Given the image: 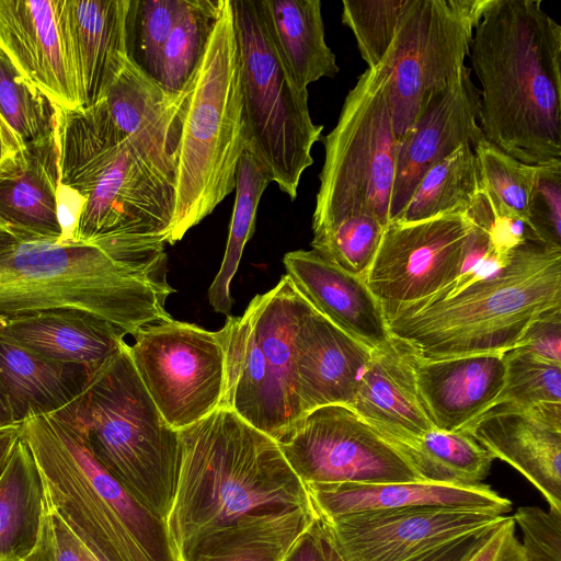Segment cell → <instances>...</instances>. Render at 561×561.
Listing matches in <instances>:
<instances>
[{"instance_id": "30bf717a", "label": "cell", "mask_w": 561, "mask_h": 561, "mask_svg": "<svg viewBox=\"0 0 561 561\" xmlns=\"http://www.w3.org/2000/svg\"><path fill=\"white\" fill-rule=\"evenodd\" d=\"M238 45L247 151L291 201L322 125L312 122L308 90L297 85L273 45L259 0H230Z\"/></svg>"}, {"instance_id": "ac0fdd59", "label": "cell", "mask_w": 561, "mask_h": 561, "mask_svg": "<svg viewBox=\"0 0 561 561\" xmlns=\"http://www.w3.org/2000/svg\"><path fill=\"white\" fill-rule=\"evenodd\" d=\"M561 511V403L496 404L461 430Z\"/></svg>"}, {"instance_id": "74e56055", "label": "cell", "mask_w": 561, "mask_h": 561, "mask_svg": "<svg viewBox=\"0 0 561 561\" xmlns=\"http://www.w3.org/2000/svg\"><path fill=\"white\" fill-rule=\"evenodd\" d=\"M186 0H130L127 16L129 59L159 83L163 47Z\"/></svg>"}, {"instance_id": "3957f363", "label": "cell", "mask_w": 561, "mask_h": 561, "mask_svg": "<svg viewBox=\"0 0 561 561\" xmlns=\"http://www.w3.org/2000/svg\"><path fill=\"white\" fill-rule=\"evenodd\" d=\"M181 461L165 519L176 561L207 537L252 516L311 510L306 489L276 440L219 408L179 431Z\"/></svg>"}, {"instance_id": "7402d4cb", "label": "cell", "mask_w": 561, "mask_h": 561, "mask_svg": "<svg viewBox=\"0 0 561 561\" xmlns=\"http://www.w3.org/2000/svg\"><path fill=\"white\" fill-rule=\"evenodd\" d=\"M373 350L310 305L296 334L295 386L302 415L330 404L350 405Z\"/></svg>"}, {"instance_id": "7a4b0ae2", "label": "cell", "mask_w": 561, "mask_h": 561, "mask_svg": "<svg viewBox=\"0 0 561 561\" xmlns=\"http://www.w3.org/2000/svg\"><path fill=\"white\" fill-rule=\"evenodd\" d=\"M469 58L486 141L531 165L561 160V26L541 0H485Z\"/></svg>"}, {"instance_id": "836d02e7", "label": "cell", "mask_w": 561, "mask_h": 561, "mask_svg": "<svg viewBox=\"0 0 561 561\" xmlns=\"http://www.w3.org/2000/svg\"><path fill=\"white\" fill-rule=\"evenodd\" d=\"M479 187L476 154L472 146L465 144L424 173L392 221L413 222L445 214H465Z\"/></svg>"}, {"instance_id": "d6a6232c", "label": "cell", "mask_w": 561, "mask_h": 561, "mask_svg": "<svg viewBox=\"0 0 561 561\" xmlns=\"http://www.w3.org/2000/svg\"><path fill=\"white\" fill-rule=\"evenodd\" d=\"M425 481L474 485L488 477L494 457L462 431L433 428L408 442H391Z\"/></svg>"}, {"instance_id": "11a10c76", "label": "cell", "mask_w": 561, "mask_h": 561, "mask_svg": "<svg viewBox=\"0 0 561 561\" xmlns=\"http://www.w3.org/2000/svg\"><path fill=\"white\" fill-rule=\"evenodd\" d=\"M15 424L12 421L10 410L8 408L7 401L0 390V427Z\"/></svg>"}, {"instance_id": "c3c4849f", "label": "cell", "mask_w": 561, "mask_h": 561, "mask_svg": "<svg viewBox=\"0 0 561 561\" xmlns=\"http://www.w3.org/2000/svg\"><path fill=\"white\" fill-rule=\"evenodd\" d=\"M491 528L453 538L431 547L404 561H466L479 547Z\"/></svg>"}, {"instance_id": "44dd1931", "label": "cell", "mask_w": 561, "mask_h": 561, "mask_svg": "<svg viewBox=\"0 0 561 561\" xmlns=\"http://www.w3.org/2000/svg\"><path fill=\"white\" fill-rule=\"evenodd\" d=\"M187 92L165 91L128 59L103 99L114 124L173 185Z\"/></svg>"}, {"instance_id": "f907efd6", "label": "cell", "mask_w": 561, "mask_h": 561, "mask_svg": "<svg viewBox=\"0 0 561 561\" xmlns=\"http://www.w3.org/2000/svg\"><path fill=\"white\" fill-rule=\"evenodd\" d=\"M20 438L19 424L0 427V477Z\"/></svg>"}, {"instance_id": "d6986e66", "label": "cell", "mask_w": 561, "mask_h": 561, "mask_svg": "<svg viewBox=\"0 0 561 561\" xmlns=\"http://www.w3.org/2000/svg\"><path fill=\"white\" fill-rule=\"evenodd\" d=\"M0 47L57 107H81L58 21V0H0Z\"/></svg>"}, {"instance_id": "52a82bcc", "label": "cell", "mask_w": 561, "mask_h": 561, "mask_svg": "<svg viewBox=\"0 0 561 561\" xmlns=\"http://www.w3.org/2000/svg\"><path fill=\"white\" fill-rule=\"evenodd\" d=\"M71 404L98 461L141 505L165 522L180 470V434L148 394L127 343L88 375Z\"/></svg>"}, {"instance_id": "bcb514c9", "label": "cell", "mask_w": 561, "mask_h": 561, "mask_svg": "<svg viewBox=\"0 0 561 561\" xmlns=\"http://www.w3.org/2000/svg\"><path fill=\"white\" fill-rule=\"evenodd\" d=\"M511 350L561 365V307L548 310L534 320Z\"/></svg>"}, {"instance_id": "83f0119b", "label": "cell", "mask_w": 561, "mask_h": 561, "mask_svg": "<svg viewBox=\"0 0 561 561\" xmlns=\"http://www.w3.org/2000/svg\"><path fill=\"white\" fill-rule=\"evenodd\" d=\"M0 330L49 359L79 365L89 373L118 353L127 335L105 320L72 310L3 319Z\"/></svg>"}, {"instance_id": "603a6c76", "label": "cell", "mask_w": 561, "mask_h": 561, "mask_svg": "<svg viewBox=\"0 0 561 561\" xmlns=\"http://www.w3.org/2000/svg\"><path fill=\"white\" fill-rule=\"evenodd\" d=\"M60 184L55 130L0 162V224L20 242L59 241Z\"/></svg>"}, {"instance_id": "b9f144b4", "label": "cell", "mask_w": 561, "mask_h": 561, "mask_svg": "<svg viewBox=\"0 0 561 561\" xmlns=\"http://www.w3.org/2000/svg\"><path fill=\"white\" fill-rule=\"evenodd\" d=\"M504 357L505 382L494 405L561 403V365L538 360L512 350L504 352Z\"/></svg>"}, {"instance_id": "277c9868", "label": "cell", "mask_w": 561, "mask_h": 561, "mask_svg": "<svg viewBox=\"0 0 561 561\" xmlns=\"http://www.w3.org/2000/svg\"><path fill=\"white\" fill-rule=\"evenodd\" d=\"M561 307V249L514 248L505 265L455 295L386 310L391 336L425 359L511 350L529 324Z\"/></svg>"}, {"instance_id": "9c48e42d", "label": "cell", "mask_w": 561, "mask_h": 561, "mask_svg": "<svg viewBox=\"0 0 561 561\" xmlns=\"http://www.w3.org/2000/svg\"><path fill=\"white\" fill-rule=\"evenodd\" d=\"M309 304L285 274L218 331L225 355L220 408L273 437L302 416L295 386L296 334Z\"/></svg>"}, {"instance_id": "484cf974", "label": "cell", "mask_w": 561, "mask_h": 561, "mask_svg": "<svg viewBox=\"0 0 561 561\" xmlns=\"http://www.w3.org/2000/svg\"><path fill=\"white\" fill-rule=\"evenodd\" d=\"M318 518L330 519L354 513L407 508L442 507L506 515L512 503L490 485L449 484L432 481L391 483L307 484Z\"/></svg>"}, {"instance_id": "6da1fadb", "label": "cell", "mask_w": 561, "mask_h": 561, "mask_svg": "<svg viewBox=\"0 0 561 561\" xmlns=\"http://www.w3.org/2000/svg\"><path fill=\"white\" fill-rule=\"evenodd\" d=\"M165 239L24 241L0 253V320L50 310L98 317L135 335L171 319Z\"/></svg>"}, {"instance_id": "5b68a950", "label": "cell", "mask_w": 561, "mask_h": 561, "mask_svg": "<svg viewBox=\"0 0 561 561\" xmlns=\"http://www.w3.org/2000/svg\"><path fill=\"white\" fill-rule=\"evenodd\" d=\"M41 473L47 504L101 561H176L165 522L98 461L71 401L19 423Z\"/></svg>"}, {"instance_id": "d590c367", "label": "cell", "mask_w": 561, "mask_h": 561, "mask_svg": "<svg viewBox=\"0 0 561 561\" xmlns=\"http://www.w3.org/2000/svg\"><path fill=\"white\" fill-rule=\"evenodd\" d=\"M224 0H186L163 47L159 84L179 94L190 84L219 18Z\"/></svg>"}, {"instance_id": "8992f818", "label": "cell", "mask_w": 561, "mask_h": 561, "mask_svg": "<svg viewBox=\"0 0 561 561\" xmlns=\"http://www.w3.org/2000/svg\"><path fill=\"white\" fill-rule=\"evenodd\" d=\"M59 186L84 201L76 242L102 236L169 238L175 185L111 118L104 101L57 107Z\"/></svg>"}, {"instance_id": "2e32d148", "label": "cell", "mask_w": 561, "mask_h": 561, "mask_svg": "<svg viewBox=\"0 0 561 561\" xmlns=\"http://www.w3.org/2000/svg\"><path fill=\"white\" fill-rule=\"evenodd\" d=\"M504 516L442 507H407L317 519L343 561H404L453 538L491 528Z\"/></svg>"}, {"instance_id": "8d00e7d4", "label": "cell", "mask_w": 561, "mask_h": 561, "mask_svg": "<svg viewBox=\"0 0 561 561\" xmlns=\"http://www.w3.org/2000/svg\"><path fill=\"white\" fill-rule=\"evenodd\" d=\"M0 116L20 146L55 130L57 106L36 89L0 47Z\"/></svg>"}, {"instance_id": "cb8c5ba5", "label": "cell", "mask_w": 561, "mask_h": 561, "mask_svg": "<svg viewBox=\"0 0 561 561\" xmlns=\"http://www.w3.org/2000/svg\"><path fill=\"white\" fill-rule=\"evenodd\" d=\"M283 263L299 295L325 319L371 350L390 342L382 305L364 277L343 270L314 250L288 252Z\"/></svg>"}, {"instance_id": "1f68e13d", "label": "cell", "mask_w": 561, "mask_h": 561, "mask_svg": "<svg viewBox=\"0 0 561 561\" xmlns=\"http://www.w3.org/2000/svg\"><path fill=\"white\" fill-rule=\"evenodd\" d=\"M316 519L311 510L244 518L204 539L190 561H284Z\"/></svg>"}, {"instance_id": "f1b7e54d", "label": "cell", "mask_w": 561, "mask_h": 561, "mask_svg": "<svg viewBox=\"0 0 561 561\" xmlns=\"http://www.w3.org/2000/svg\"><path fill=\"white\" fill-rule=\"evenodd\" d=\"M89 374L82 366L49 359L0 330V390L15 424L68 404Z\"/></svg>"}, {"instance_id": "ffe728a7", "label": "cell", "mask_w": 561, "mask_h": 561, "mask_svg": "<svg viewBox=\"0 0 561 561\" xmlns=\"http://www.w3.org/2000/svg\"><path fill=\"white\" fill-rule=\"evenodd\" d=\"M130 0H58V21L81 107L102 101L128 57Z\"/></svg>"}, {"instance_id": "4316f807", "label": "cell", "mask_w": 561, "mask_h": 561, "mask_svg": "<svg viewBox=\"0 0 561 561\" xmlns=\"http://www.w3.org/2000/svg\"><path fill=\"white\" fill-rule=\"evenodd\" d=\"M390 442H408L436 428L422 401L408 348L393 337L373 350L350 405Z\"/></svg>"}, {"instance_id": "ab89813d", "label": "cell", "mask_w": 561, "mask_h": 561, "mask_svg": "<svg viewBox=\"0 0 561 561\" xmlns=\"http://www.w3.org/2000/svg\"><path fill=\"white\" fill-rule=\"evenodd\" d=\"M412 0H343L342 23L351 28L368 68L387 57Z\"/></svg>"}, {"instance_id": "db71d44e", "label": "cell", "mask_w": 561, "mask_h": 561, "mask_svg": "<svg viewBox=\"0 0 561 561\" xmlns=\"http://www.w3.org/2000/svg\"><path fill=\"white\" fill-rule=\"evenodd\" d=\"M20 241L0 224V253L14 247Z\"/></svg>"}, {"instance_id": "7bdbcfd3", "label": "cell", "mask_w": 561, "mask_h": 561, "mask_svg": "<svg viewBox=\"0 0 561 561\" xmlns=\"http://www.w3.org/2000/svg\"><path fill=\"white\" fill-rule=\"evenodd\" d=\"M528 222L540 242L561 249V160L537 164Z\"/></svg>"}, {"instance_id": "f546056e", "label": "cell", "mask_w": 561, "mask_h": 561, "mask_svg": "<svg viewBox=\"0 0 561 561\" xmlns=\"http://www.w3.org/2000/svg\"><path fill=\"white\" fill-rule=\"evenodd\" d=\"M265 26L277 54L301 89L340 68L324 37L320 0H259Z\"/></svg>"}, {"instance_id": "9a60e30c", "label": "cell", "mask_w": 561, "mask_h": 561, "mask_svg": "<svg viewBox=\"0 0 561 561\" xmlns=\"http://www.w3.org/2000/svg\"><path fill=\"white\" fill-rule=\"evenodd\" d=\"M472 229L465 214L389 222L365 275L383 311L421 301L451 284L460 275Z\"/></svg>"}, {"instance_id": "f35d334b", "label": "cell", "mask_w": 561, "mask_h": 561, "mask_svg": "<svg viewBox=\"0 0 561 561\" xmlns=\"http://www.w3.org/2000/svg\"><path fill=\"white\" fill-rule=\"evenodd\" d=\"M386 226L366 214L350 215L314 231L312 250L343 270L364 277L380 245Z\"/></svg>"}, {"instance_id": "f6af8a7d", "label": "cell", "mask_w": 561, "mask_h": 561, "mask_svg": "<svg viewBox=\"0 0 561 561\" xmlns=\"http://www.w3.org/2000/svg\"><path fill=\"white\" fill-rule=\"evenodd\" d=\"M25 561H101L47 504L36 547Z\"/></svg>"}, {"instance_id": "7c38bea8", "label": "cell", "mask_w": 561, "mask_h": 561, "mask_svg": "<svg viewBox=\"0 0 561 561\" xmlns=\"http://www.w3.org/2000/svg\"><path fill=\"white\" fill-rule=\"evenodd\" d=\"M485 0H412L382 61L394 133L413 125L430 94L449 85L466 66Z\"/></svg>"}, {"instance_id": "e575fe53", "label": "cell", "mask_w": 561, "mask_h": 561, "mask_svg": "<svg viewBox=\"0 0 561 561\" xmlns=\"http://www.w3.org/2000/svg\"><path fill=\"white\" fill-rule=\"evenodd\" d=\"M271 182L261 164L245 150L236 173V201L226 251L220 268L208 289L210 306L216 312L227 317L230 316L232 307L231 280L239 267L244 245L254 231L261 197Z\"/></svg>"}, {"instance_id": "60d3db41", "label": "cell", "mask_w": 561, "mask_h": 561, "mask_svg": "<svg viewBox=\"0 0 561 561\" xmlns=\"http://www.w3.org/2000/svg\"><path fill=\"white\" fill-rule=\"evenodd\" d=\"M472 148L483 185L504 209L528 222L537 165L508 156L484 138Z\"/></svg>"}, {"instance_id": "5bb4252c", "label": "cell", "mask_w": 561, "mask_h": 561, "mask_svg": "<svg viewBox=\"0 0 561 561\" xmlns=\"http://www.w3.org/2000/svg\"><path fill=\"white\" fill-rule=\"evenodd\" d=\"M275 440L305 485L423 480L389 439L344 404L305 413Z\"/></svg>"}, {"instance_id": "f5cc1de1", "label": "cell", "mask_w": 561, "mask_h": 561, "mask_svg": "<svg viewBox=\"0 0 561 561\" xmlns=\"http://www.w3.org/2000/svg\"><path fill=\"white\" fill-rule=\"evenodd\" d=\"M0 130H1L2 138H3V141H4L8 152H11V151L18 149L19 147H21L19 145L18 140L15 139V137L13 136V134L11 133V130L9 129V127L5 125V123L1 118V116H0Z\"/></svg>"}, {"instance_id": "ba28073f", "label": "cell", "mask_w": 561, "mask_h": 561, "mask_svg": "<svg viewBox=\"0 0 561 561\" xmlns=\"http://www.w3.org/2000/svg\"><path fill=\"white\" fill-rule=\"evenodd\" d=\"M245 149L234 22L230 0H224L188 84L167 243L180 241L232 192Z\"/></svg>"}, {"instance_id": "ee69618b", "label": "cell", "mask_w": 561, "mask_h": 561, "mask_svg": "<svg viewBox=\"0 0 561 561\" xmlns=\"http://www.w3.org/2000/svg\"><path fill=\"white\" fill-rule=\"evenodd\" d=\"M512 517L522 533L526 561H561V511L526 506Z\"/></svg>"}, {"instance_id": "4fadbf2b", "label": "cell", "mask_w": 561, "mask_h": 561, "mask_svg": "<svg viewBox=\"0 0 561 561\" xmlns=\"http://www.w3.org/2000/svg\"><path fill=\"white\" fill-rule=\"evenodd\" d=\"M134 339L133 365L172 428L188 427L220 408L225 355L218 331L171 318L142 328Z\"/></svg>"}, {"instance_id": "7dc6e473", "label": "cell", "mask_w": 561, "mask_h": 561, "mask_svg": "<svg viewBox=\"0 0 561 561\" xmlns=\"http://www.w3.org/2000/svg\"><path fill=\"white\" fill-rule=\"evenodd\" d=\"M466 561H526L512 516H504Z\"/></svg>"}, {"instance_id": "9f6ffc18", "label": "cell", "mask_w": 561, "mask_h": 561, "mask_svg": "<svg viewBox=\"0 0 561 561\" xmlns=\"http://www.w3.org/2000/svg\"><path fill=\"white\" fill-rule=\"evenodd\" d=\"M8 153L7 151V148H5V145H4V141H3V138H2V134H1V130H0V162L2 161L3 157Z\"/></svg>"}, {"instance_id": "8fae6325", "label": "cell", "mask_w": 561, "mask_h": 561, "mask_svg": "<svg viewBox=\"0 0 561 561\" xmlns=\"http://www.w3.org/2000/svg\"><path fill=\"white\" fill-rule=\"evenodd\" d=\"M322 142L324 162L312 232L355 214L370 215L387 226L399 139L383 62L358 77L344 100L336 125Z\"/></svg>"}, {"instance_id": "d4e9b609", "label": "cell", "mask_w": 561, "mask_h": 561, "mask_svg": "<svg viewBox=\"0 0 561 561\" xmlns=\"http://www.w3.org/2000/svg\"><path fill=\"white\" fill-rule=\"evenodd\" d=\"M409 353L422 401L438 430L461 431L494 405L504 387V353L437 359Z\"/></svg>"}, {"instance_id": "4dcf8cb0", "label": "cell", "mask_w": 561, "mask_h": 561, "mask_svg": "<svg viewBox=\"0 0 561 561\" xmlns=\"http://www.w3.org/2000/svg\"><path fill=\"white\" fill-rule=\"evenodd\" d=\"M46 496L33 455L19 438L0 477V561H25L38 541Z\"/></svg>"}, {"instance_id": "e0dca14e", "label": "cell", "mask_w": 561, "mask_h": 561, "mask_svg": "<svg viewBox=\"0 0 561 561\" xmlns=\"http://www.w3.org/2000/svg\"><path fill=\"white\" fill-rule=\"evenodd\" d=\"M480 92L465 66L446 88L428 95L415 122L399 139L390 221L409 201L424 173L460 146L482 140Z\"/></svg>"}, {"instance_id": "681fc988", "label": "cell", "mask_w": 561, "mask_h": 561, "mask_svg": "<svg viewBox=\"0 0 561 561\" xmlns=\"http://www.w3.org/2000/svg\"><path fill=\"white\" fill-rule=\"evenodd\" d=\"M284 561H327L316 522L296 540Z\"/></svg>"}, {"instance_id": "816d5d0a", "label": "cell", "mask_w": 561, "mask_h": 561, "mask_svg": "<svg viewBox=\"0 0 561 561\" xmlns=\"http://www.w3.org/2000/svg\"><path fill=\"white\" fill-rule=\"evenodd\" d=\"M317 525H318L320 540H321L325 560L327 561H343L342 558L337 554V552L333 548V546L331 545V542L329 541V539L325 537V535L321 530L318 519H317Z\"/></svg>"}]
</instances>
